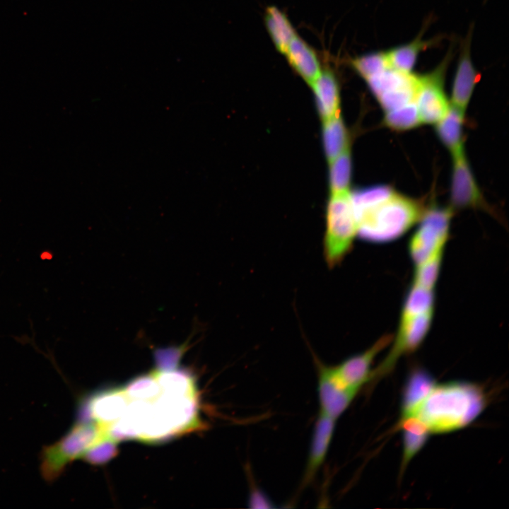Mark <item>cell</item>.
I'll use <instances>...</instances> for the list:
<instances>
[{
  "instance_id": "19",
  "label": "cell",
  "mask_w": 509,
  "mask_h": 509,
  "mask_svg": "<svg viewBox=\"0 0 509 509\" xmlns=\"http://www.w3.org/2000/svg\"><path fill=\"white\" fill-rule=\"evenodd\" d=\"M264 21L276 49L283 54L290 42L297 35L293 25L287 16L275 6L267 8Z\"/></svg>"
},
{
  "instance_id": "18",
  "label": "cell",
  "mask_w": 509,
  "mask_h": 509,
  "mask_svg": "<svg viewBox=\"0 0 509 509\" xmlns=\"http://www.w3.org/2000/svg\"><path fill=\"white\" fill-rule=\"evenodd\" d=\"M322 141L329 163L350 146L348 132L340 115L323 121Z\"/></svg>"
},
{
  "instance_id": "23",
  "label": "cell",
  "mask_w": 509,
  "mask_h": 509,
  "mask_svg": "<svg viewBox=\"0 0 509 509\" xmlns=\"http://www.w3.org/2000/svg\"><path fill=\"white\" fill-rule=\"evenodd\" d=\"M385 124L397 131L409 130L421 124L414 101L385 112Z\"/></svg>"
},
{
  "instance_id": "2",
  "label": "cell",
  "mask_w": 509,
  "mask_h": 509,
  "mask_svg": "<svg viewBox=\"0 0 509 509\" xmlns=\"http://www.w3.org/2000/svg\"><path fill=\"white\" fill-rule=\"evenodd\" d=\"M425 211L418 201L394 192L383 201L356 212L358 236L373 242L394 240L419 222Z\"/></svg>"
},
{
  "instance_id": "16",
  "label": "cell",
  "mask_w": 509,
  "mask_h": 509,
  "mask_svg": "<svg viewBox=\"0 0 509 509\" xmlns=\"http://www.w3.org/2000/svg\"><path fill=\"white\" fill-rule=\"evenodd\" d=\"M398 428L403 432V450L400 475L407 465L426 444L430 432L426 426L415 417L401 418Z\"/></svg>"
},
{
  "instance_id": "17",
  "label": "cell",
  "mask_w": 509,
  "mask_h": 509,
  "mask_svg": "<svg viewBox=\"0 0 509 509\" xmlns=\"http://www.w3.org/2000/svg\"><path fill=\"white\" fill-rule=\"evenodd\" d=\"M435 385V379L430 373L421 368L414 370L406 380L402 393V417L414 409Z\"/></svg>"
},
{
  "instance_id": "12",
  "label": "cell",
  "mask_w": 509,
  "mask_h": 509,
  "mask_svg": "<svg viewBox=\"0 0 509 509\" xmlns=\"http://www.w3.org/2000/svg\"><path fill=\"white\" fill-rule=\"evenodd\" d=\"M470 38L467 39L461 51L455 73L451 93V105L465 111L475 86L480 78L470 56Z\"/></svg>"
},
{
  "instance_id": "3",
  "label": "cell",
  "mask_w": 509,
  "mask_h": 509,
  "mask_svg": "<svg viewBox=\"0 0 509 509\" xmlns=\"http://www.w3.org/2000/svg\"><path fill=\"white\" fill-rule=\"evenodd\" d=\"M358 236V221L351 192L331 194L325 214L323 253L329 267L339 264Z\"/></svg>"
},
{
  "instance_id": "7",
  "label": "cell",
  "mask_w": 509,
  "mask_h": 509,
  "mask_svg": "<svg viewBox=\"0 0 509 509\" xmlns=\"http://www.w3.org/2000/svg\"><path fill=\"white\" fill-rule=\"evenodd\" d=\"M392 337L385 335L365 351L352 356L334 365L322 366L328 375L341 386L359 392L370 382L372 365L376 356L392 341Z\"/></svg>"
},
{
  "instance_id": "22",
  "label": "cell",
  "mask_w": 509,
  "mask_h": 509,
  "mask_svg": "<svg viewBox=\"0 0 509 509\" xmlns=\"http://www.w3.org/2000/svg\"><path fill=\"white\" fill-rule=\"evenodd\" d=\"M445 246L434 251L420 264L415 265L412 285L434 290L443 261Z\"/></svg>"
},
{
  "instance_id": "10",
  "label": "cell",
  "mask_w": 509,
  "mask_h": 509,
  "mask_svg": "<svg viewBox=\"0 0 509 509\" xmlns=\"http://www.w3.org/2000/svg\"><path fill=\"white\" fill-rule=\"evenodd\" d=\"M335 419L319 412L310 440L301 486L310 484L324 463L334 435Z\"/></svg>"
},
{
  "instance_id": "9",
  "label": "cell",
  "mask_w": 509,
  "mask_h": 509,
  "mask_svg": "<svg viewBox=\"0 0 509 509\" xmlns=\"http://www.w3.org/2000/svg\"><path fill=\"white\" fill-rule=\"evenodd\" d=\"M450 199L454 207L481 206L483 197L464 151L452 156Z\"/></svg>"
},
{
  "instance_id": "11",
  "label": "cell",
  "mask_w": 509,
  "mask_h": 509,
  "mask_svg": "<svg viewBox=\"0 0 509 509\" xmlns=\"http://www.w3.org/2000/svg\"><path fill=\"white\" fill-rule=\"evenodd\" d=\"M358 392L346 388L333 380L317 363L319 412L337 420L350 406Z\"/></svg>"
},
{
  "instance_id": "6",
  "label": "cell",
  "mask_w": 509,
  "mask_h": 509,
  "mask_svg": "<svg viewBox=\"0 0 509 509\" xmlns=\"http://www.w3.org/2000/svg\"><path fill=\"white\" fill-rule=\"evenodd\" d=\"M452 216L450 209L435 206L425 211L408 246L414 265L424 261L440 247L446 245Z\"/></svg>"
},
{
  "instance_id": "26",
  "label": "cell",
  "mask_w": 509,
  "mask_h": 509,
  "mask_svg": "<svg viewBox=\"0 0 509 509\" xmlns=\"http://www.w3.org/2000/svg\"><path fill=\"white\" fill-rule=\"evenodd\" d=\"M248 503L250 508H273L271 500L259 489L250 493Z\"/></svg>"
},
{
  "instance_id": "13",
  "label": "cell",
  "mask_w": 509,
  "mask_h": 509,
  "mask_svg": "<svg viewBox=\"0 0 509 509\" xmlns=\"http://www.w3.org/2000/svg\"><path fill=\"white\" fill-rule=\"evenodd\" d=\"M311 87L322 121L339 115V86L334 73L329 69L323 70Z\"/></svg>"
},
{
  "instance_id": "21",
  "label": "cell",
  "mask_w": 509,
  "mask_h": 509,
  "mask_svg": "<svg viewBox=\"0 0 509 509\" xmlns=\"http://www.w3.org/2000/svg\"><path fill=\"white\" fill-rule=\"evenodd\" d=\"M329 185L331 194L350 192L352 163L350 146L329 163Z\"/></svg>"
},
{
  "instance_id": "1",
  "label": "cell",
  "mask_w": 509,
  "mask_h": 509,
  "mask_svg": "<svg viewBox=\"0 0 509 509\" xmlns=\"http://www.w3.org/2000/svg\"><path fill=\"white\" fill-rule=\"evenodd\" d=\"M486 397L477 385L454 381L435 385L428 394L407 415L421 421L430 433L461 429L484 411Z\"/></svg>"
},
{
  "instance_id": "14",
  "label": "cell",
  "mask_w": 509,
  "mask_h": 509,
  "mask_svg": "<svg viewBox=\"0 0 509 509\" xmlns=\"http://www.w3.org/2000/svg\"><path fill=\"white\" fill-rule=\"evenodd\" d=\"M283 54L291 67L310 86L320 76L322 70L316 52L298 35Z\"/></svg>"
},
{
  "instance_id": "25",
  "label": "cell",
  "mask_w": 509,
  "mask_h": 509,
  "mask_svg": "<svg viewBox=\"0 0 509 509\" xmlns=\"http://www.w3.org/2000/svg\"><path fill=\"white\" fill-rule=\"evenodd\" d=\"M351 64L357 74L365 79L385 68L388 62L385 52H375L353 58Z\"/></svg>"
},
{
  "instance_id": "20",
  "label": "cell",
  "mask_w": 509,
  "mask_h": 509,
  "mask_svg": "<svg viewBox=\"0 0 509 509\" xmlns=\"http://www.w3.org/2000/svg\"><path fill=\"white\" fill-rule=\"evenodd\" d=\"M431 44V41H423L421 36H418L411 42L385 52L388 64L397 70L411 73L419 52Z\"/></svg>"
},
{
  "instance_id": "4",
  "label": "cell",
  "mask_w": 509,
  "mask_h": 509,
  "mask_svg": "<svg viewBox=\"0 0 509 509\" xmlns=\"http://www.w3.org/2000/svg\"><path fill=\"white\" fill-rule=\"evenodd\" d=\"M433 314L434 308L426 310L414 302L404 301L395 339H392L386 357L373 370L370 381L389 374L402 356L419 348L429 332Z\"/></svg>"
},
{
  "instance_id": "5",
  "label": "cell",
  "mask_w": 509,
  "mask_h": 509,
  "mask_svg": "<svg viewBox=\"0 0 509 509\" xmlns=\"http://www.w3.org/2000/svg\"><path fill=\"white\" fill-rule=\"evenodd\" d=\"M100 431L95 423H78L59 440L44 447L40 464L44 479L47 482L57 479L70 462L87 453L100 440Z\"/></svg>"
},
{
  "instance_id": "24",
  "label": "cell",
  "mask_w": 509,
  "mask_h": 509,
  "mask_svg": "<svg viewBox=\"0 0 509 509\" xmlns=\"http://www.w3.org/2000/svg\"><path fill=\"white\" fill-rule=\"evenodd\" d=\"M395 192L389 186L376 185L351 192L355 212L373 206L391 197Z\"/></svg>"
},
{
  "instance_id": "15",
  "label": "cell",
  "mask_w": 509,
  "mask_h": 509,
  "mask_svg": "<svg viewBox=\"0 0 509 509\" xmlns=\"http://www.w3.org/2000/svg\"><path fill=\"white\" fill-rule=\"evenodd\" d=\"M464 111L450 105L445 116L436 123L437 134L452 156L464 151Z\"/></svg>"
},
{
  "instance_id": "8",
  "label": "cell",
  "mask_w": 509,
  "mask_h": 509,
  "mask_svg": "<svg viewBox=\"0 0 509 509\" xmlns=\"http://www.w3.org/2000/svg\"><path fill=\"white\" fill-rule=\"evenodd\" d=\"M447 62L444 61L433 72L419 76L414 102L421 124H436L450 107L443 83Z\"/></svg>"
}]
</instances>
